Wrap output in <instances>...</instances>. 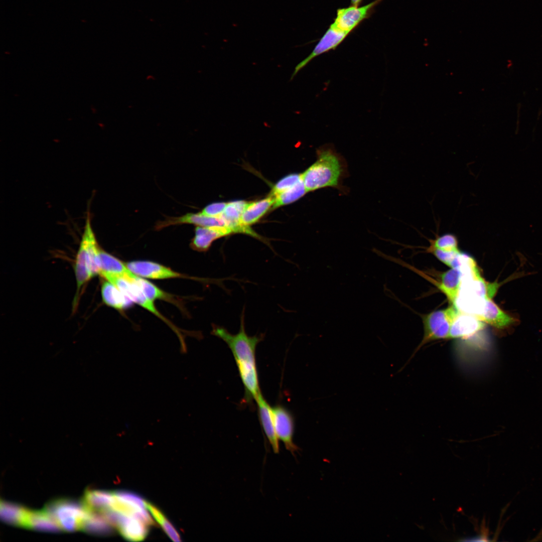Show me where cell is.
<instances>
[{
	"label": "cell",
	"mask_w": 542,
	"mask_h": 542,
	"mask_svg": "<svg viewBox=\"0 0 542 542\" xmlns=\"http://www.w3.org/2000/svg\"><path fill=\"white\" fill-rule=\"evenodd\" d=\"M45 509L55 518L62 530L73 531L81 530L90 508L83 501L61 498L49 502Z\"/></svg>",
	"instance_id": "277c9868"
},
{
	"label": "cell",
	"mask_w": 542,
	"mask_h": 542,
	"mask_svg": "<svg viewBox=\"0 0 542 542\" xmlns=\"http://www.w3.org/2000/svg\"><path fill=\"white\" fill-rule=\"evenodd\" d=\"M130 280L133 282L147 297L152 301L169 298L168 295L152 283L135 275Z\"/></svg>",
	"instance_id": "83f0119b"
},
{
	"label": "cell",
	"mask_w": 542,
	"mask_h": 542,
	"mask_svg": "<svg viewBox=\"0 0 542 542\" xmlns=\"http://www.w3.org/2000/svg\"><path fill=\"white\" fill-rule=\"evenodd\" d=\"M126 265L135 275L151 279H166L178 278L180 274L163 265L150 261H132Z\"/></svg>",
	"instance_id": "4fadbf2b"
},
{
	"label": "cell",
	"mask_w": 542,
	"mask_h": 542,
	"mask_svg": "<svg viewBox=\"0 0 542 542\" xmlns=\"http://www.w3.org/2000/svg\"><path fill=\"white\" fill-rule=\"evenodd\" d=\"M307 193V190L302 179L293 187L273 195L275 201L272 209H274L293 203L303 197Z\"/></svg>",
	"instance_id": "484cf974"
},
{
	"label": "cell",
	"mask_w": 542,
	"mask_h": 542,
	"mask_svg": "<svg viewBox=\"0 0 542 542\" xmlns=\"http://www.w3.org/2000/svg\"><path fill=\"white\" fill-rule=\"evenodd\" d=\"M382 0H375L366 5L358 7L351 6L338 9L332 28L343 32L351 33L363 20L368 18L374 7Z\"/></svg>",
	"instance_id": "52a82bcc"
},
{
	"label": "cell",
	"mask_w": 542,
	"mask_h": 542,
	"mask_svg": "<svg viewBox=\"0 0 542 542\" xmlns=\"http://www.w3.org/2000/svg\"><path fill=\"white\" fill-rule=\"evenodd\" d=\"M233 233L228 226H199L195 229V235L192 240V248L199 251H207L216 239Z\"/></svg>",
	"instance_id": "5bb4252c"
},
{
	"label": "cell",
	"mask_w": 542,
	"mask_h": 542,
	"mask_svg": "<svg viewBox=\"0 0 542 542\" xmlns=\"http://www.w3.org/2000/svg\"><path fill=\"white\" fill-rule=\"evenodd\" d=\"M104 278L117 287L131 302L141 306L168 324L178 337L182 336V334L179 330L165 319L155 307L153 301L147 297L133 282L118 276H108Z\"/></svg>",
	"instance_id": "8992f818"
},
{
	"label": "cell",
	"mask_w": 542,
	"mask_h": 542,
	"mask_svg": "<svg viewBox=\"0 0 542 542\" xmlns=\"http://www.w3.org/2000/svg\"><path fill=\"white\" fill-rule=\"evenodd\" d=\"M99 275L103 278L114 276L128 279L134 275L121 261L101 249L99 251Z\"/></svg>",
	"instance_id": "d6986e66"
},
{
	"label": "cell",
	"mask_w": 542,
	"mask_h": 542,
	"mask_svg": "<svg viewBox=\"0 0 542 542\" xmlns=\"http://www.w3.org/2000/svg\"><path fill=\"white\" fill-rule=\"evenodd\" d=\"M114 500L113 492L88 490L85 492L83 501L90 508L101 511L110 508Z\"/></svg>",
	"instance_id": "d4e9b609"
},
{
	"label": "cell",
	"mask_w": 542,
	"mask_h": 542,
	"mask_svg": "<svg viewBox=\"0 0 542 542\" xmlns=\"http://www.w3.org/2000/svg\"><path fill=\"white\" fill-rule=\"evenodd\" d=\"M182 224H190L199 226H226V222L221 215L217 217L209 216L199 212L187 213L176 217H167L164 220L158 221L155 228L156 230H160L170 225Z\"/></svg>",
	"instance_id": "7c38bea8"
},
{
	"label": "cell",
	"mask_w": 542,
	"mask_h": 542,
	"mask_svg": "<svg viewBox=\"0 0 542 542\" xmlns=\"http://www.w3.org/2000/svg\"><path fill=\"white\" fill-rule=\"evenodd\" d=\"M350 32H343L330 26L319 41L310 54L295 67L290 80H292L300 70L306 66L313 59L324 53L336 49L347 37Z\"/></svg>",
	"instance_id": "9c48e42d"
},
{
	"label": "cell",
	"mask_w": 542,
	"mask_h": 542,
	"mask_svg": "<svg viewBox=\"0 0 542 542\" xmlns=\"http://www.w3.org/2000/svg\"><path fill=\"white\" fill-rule=\"evenodd\" d=\"M316 154V161L301 173L307 192L326 187L339 188L345 172L341 157L329 145L318 148Z\"/></svg>",
	"instance_id": "7a4b0ae2"
},
{
	"label": "cell",
	"mask_w": 542,
	"mask_h": 542,
	"mask_svg": "<svg viewBox=\"0 0 542 542\" xmlns=\"http://www.w3.org/2000/svg\"><path fill=\"white\" fill-rule=\"evenodd\" d=\"M146 508L149 509L155 520L160 524L165 533L172 540L175 542L181 541L180 536L176 529L159 508L147 501Z\"/></svg>",
	"instance_id": "4316f807"
},
{
	"label": "cell",
	"mask_w": 542,
	"mask_h": 542,
	"mask_svg": "<svg viewBox=\"0 0 542 542\" xmlns=\"http://www.w3.org/2000/svg\"><path fill=\"white\" fill-rule=\"evenodd\" d=\"M428 247L437 248L445 251L459 250L457 237L451 233H446L430 240Z\"/></svg>",
	"instance_id": "f1b7e54d"
},
{
	"label": "cell",
	"mask_w": 542,
	"mask_h": 542,
	"mask_svg": "<svg viewBox=\"0 0 542 542\" xmlns=\"http://www.w3.org/2000/svg\"><path fill=\"white\" fill-rule=\"evenodd\" d=\"M459 312L452 304L446 309L425 315L423 317L424 336L418 349L430 342L448 338L452 323Z\"/></svg>",
	"instance_id": "5b68a950"
},
{
	"label": "cell",
	"mask_w": 542,
	"mask_h": 542,
	"mask_svg": "<svg viewBox=\"0 0 542 542\" xmlns=\"http://www.w3.org/2000/svg\"><path fill=\"white\" fill-rule=\"evenodd\" d=\"M26 528L50 532L62 530L55 518L45 509L42 510H29Z\"/></svg>",
	"instance_id": "44dd1931"
},
{
	"label": "cell",
	"mask_w": 542,
	"mask_h": 542,
	"mask_svg": "<svg viewBox=\"0 0 542 542\" xmlns=\"http://www.w3.org/2000/svg\"><path fill=\"white\" fill-rule=\"evenodd\" d=\"M148 526L138 518L122 513L116 528L127 540L140 541L143 540L147 536Z\"/></svg>",
	"instance_id": "e0dca14e"
},
{
	"label": "cell",
	"mask_w": 542,
	"mask_h": 542,
	"mask_svg": "<svg viewBox=\"0 0 542 542\" xmlns=\"http://www.w3.org/2000/svg\"><path fill=\"white\" fill-rule=\"evenodd\" d=\"M81 530L99 535H108L112 533V526L99 511L90 508L87 517L84 519Z\"/></svg>",
	"instance_id": "cb8c5ba5"
},
{
	"label": "cell",
	"mask_w": 542,
	"mask_h": 542,
	"mask_svg": "<svg viewBox=\"0 0 542 542\" xmlns=\"http://www.w3.org/2000/svg\"><path fill=\"white\" fill-rule=\"evenodd\" d=\"M302 179L301 173L289 174L279 180L273 187L270 194L275 195L294 186Z\"/></svg>",
	"instance_id": "f546056e"
},
{
	"label": "cell",
	"mask_w": 542,
	"mask_h": 542,
	"mask_svg": "<svg viewBox=\"0 0 542 542\" xmlns=\"http://www.w3.org/2000/svg\"><path fill=\"white\" fill-rule=\"evenodd\" d=\"M427 250L429 252L432 253L440 261L450 267H451L457 256L461 252L460 250L457 251H445L430 247L427 248Z\"/></svg>",
	"instance_id": "4dcf8cb0"
},
{
	"label": "cell",
	"mask_w": 542,
	"mask_h": 542,
	"mask_svg": "<svg viewBox=\"0 0 542 542\" xmlns=\"http://www.w3.org/2000/svg\"><path fill=\"white\" fill-rule=\"evenodd\" d=\"M98 251V244L91 222L87 221L85 223L74 263L77 291L74 298V306L76 307L81 291L84 286L93 277L92 272L96 266Z\"/></svg>",
	"instance_id": "3957f363"
},
{
	"label": "cell",
	"mask_w": 542,
	"mask_h": 542,
	"mask_svg": "<svg viewBox=\"0 0 542 542\" xmlns=\"http://www.w3.org/2000/svg\"><path fill=\"white\" fill-rule=\"evenodd\" d=\"M244 311L242 312L240 329L237 333L232 334L224 327L215 325L212 326L211 333L224 341L231 351L244 387L245 398L251 401L255 400L261 393L255 351L257 345L263 336L262 334L253 336L247 334Z\"/></svg>",
	"instance_id": "6da1fadb"
},
{
	"label": "cell",
	"mask_w": 542,
	"mask_h": 542,
	"mask_svg": "<svg viewBox=\"0 0 542 542\" xmlns=\"http://www.w3.org/2000/svg\"><path fill=\"white\" fill-rule=\"evenodd\" d=\"M462 276V273L460 269L451 268L441 275L439 282H433L438 289L446 296L453 305L455 304L460 291Z\"/></svg>",
	"instance_id": "ac0fdd59"
},
{
	"label": "cell",
	"mask_w": 542,
	"mask_h": 542,
	"mask_svg": "<svg viewBox=\"0 0 542 542\" xmlns=\"http://www.w3.org/2000/svg\"><path fill=\"white\" fill-rule=\"evenodd\" d=\"M258 415L262 428L275 453L280 451L279 440L277 436L274 423L272 407L264 399L261 393L256 398Z\"/></svg>",
	"instance_id": "2e32d148"
},
{
	"label": "cell",
	"mask_w": 542,
	"mask_h": 542,
	"mask_svg": "<svg viewBox=\"0 0 542 542\" xmlns=\"http://www.w3.org/2000/svg\"><path fill=\"white\" fill-rule=\"evenodd\" d=\"M227 203L225 202H216L209 204L203 208L200 212L205 215L209 216H220L222 214Z\"/></svg>",
	"instance_id": "1f68e13d"
},
{
	"label": "cell",
	"mask_w": 542,
	"mask_h": 542,
	"mask_svg": "<svg viewBox=\"0 0 542 542\" xmlns=\"http://www.w3.org/2000/svg\"><path fill=\"white\" fill-rule=\"evenodd\" d=\"M274 201V196L270 194L260 200L247 202L241 215V223L246 226L255 223L272 208Z\"/></svg>",
	"instance_id": "ffe728a7"
},
{
	"label": "cell",
	"mask_w": 542,
	"mask_h": 542,
	"mask_svg": "<svg viewBox=\"0 0 542 542\" xmlns=\"http://www.w3.org/2000/svg\"><path fill=\"white\" fill-rule=\"evenodd\" d=\"M272 413L278 439L283 442L287 450L295 455L299 448L293 441L295 426L292 415L280 405L272 407Z\"/></svg>",
	"instance_id": "ba28073f"
},
{
	"label": "cell",
	"mask_w": 542,
	"mask_h": 542,
	"mask_svg": "<svg viewBox=\"0 0 542 542\" xmlns=\"http://www.w3.org/2000/svg\"><path fill=\"white\" fill-rule=\"evenodd\" d=\"M485 325L475 316L460 311L452 323L448 339L470 337L483 330Z\"/></svg>",
	"instance_id": "30bf717a"
},
{
	"label": "cell",
	"mask_w": 542,
	"mask_h": 542,
	"mask_svg": "<svg viewBox=\"0 0 542 542\" xmlns=\"http://www.w3.org/2000/svg\"><path fill=\"white\" fill-rule=\"evenodd\" d=\"M477 318L485 323L497 329L503 330L513 326L517 320L502 310L492 298H487L481 314Z\"/></svg>",
	"instance_id": "8fae6325"
},
{
	"label": "cell",
	"mask_w": 542,
	"mask_h": 542,
	"mask_svg": "<svg viewBox=\"0 0 542 542\" xmlns=\"http://www.w3.org/2000/svg\"><path fill=\"white\" fill-rule=\"evenodd\" d=\"M247 202L237 200L227 203L221 216L225 220L226 226L232 230L233 233H244L261 239L262 238L249 226L243 225L241 223V215Z\"/></svg>",
	"instance_id": "9a60e30c"
},
{
	"label": "cell",
	"mask_w": 542,
	"mask_h": 542,
	"mask_svg": "<svg viewBox=\"0 0 542 542\" xmlns=\"http://www.w3.org/2000/svg\"><path fill=\"white\" fill-rule=\"evenodd\" d=\"M29 509L17 503L7 501H1L0 514L5 522L26 528Z\"/></svg>",
	"instance_id": "7402d4cb"
},
{
	"label": "cell",
	"mask_w": 542,
	"mask_h": 542,
	"mask_svg": "<svg viewBox=\"0 0 542 542\" xmlns=\"http://www.w3.org/2000/svg\"><path fill=\"white\" fill-rule=\"evenodd\" d=\"M101 294L103 302L114 309L122 310L131 305V300L117 287L107 280L102 284Z\"/></svg>",
	"instance_id": "603a6c76"
}]
</instances>
